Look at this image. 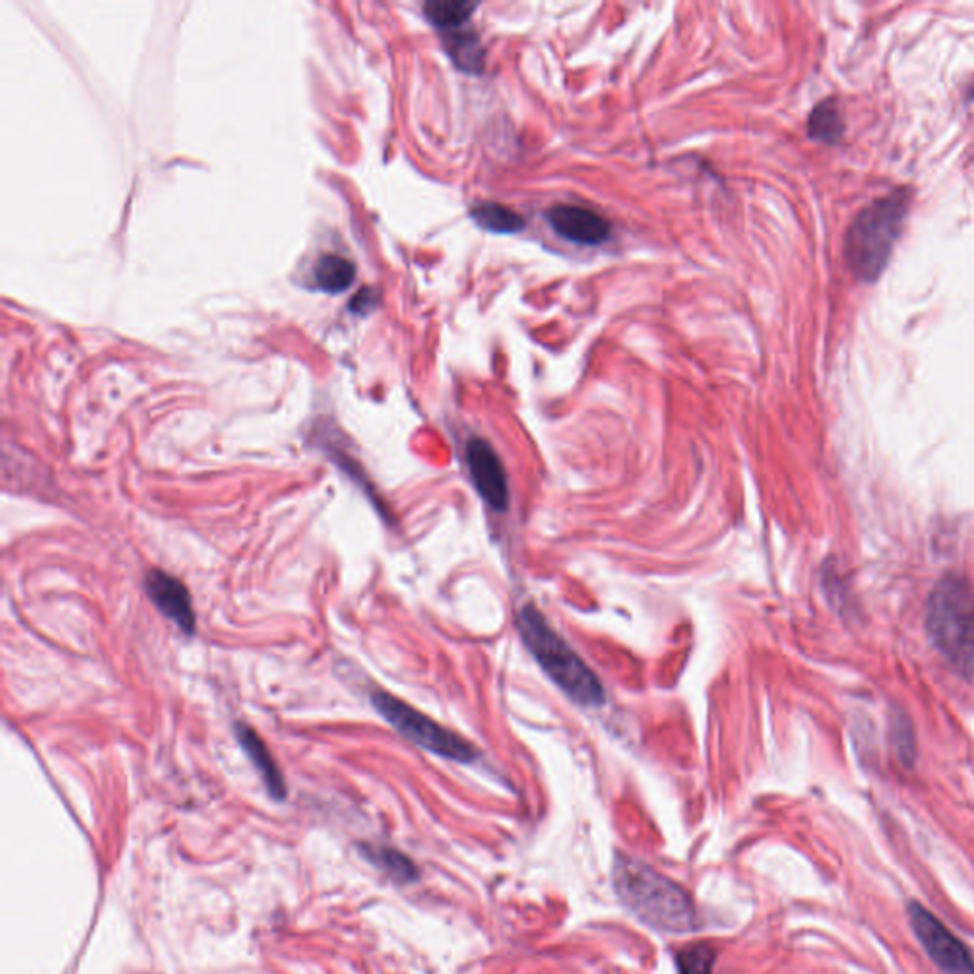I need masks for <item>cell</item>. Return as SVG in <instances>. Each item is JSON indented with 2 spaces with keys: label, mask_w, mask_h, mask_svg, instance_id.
Masks as SVG:
<instances>
[{
  "label": "cell",
  "mask_w": 974,
  "mask_h": 974,
  "mask_svg": "<svg viewBox=\"0 0 974 974\" xmlns=\"http://www.w3.org/2000/svg\"><path fill=\"white\" fill-rule=\"evenodd\" d=\"M517 630L540 669L578 707L598 708L605 700L603 685L577 651L548 624L533 603L517 613Z\"/></svg>",
  "instance_id": "7a4b0ae2"
},
{
  "label": "cell",
  "mask_w": 974,
  "mask_h": 974,
  "mask_svg": "<svg viewBox=\"0 0 974 974\" xmlns=\"http://www.w3.org/2000/svg\"><path fill=\"white\" fill-rule=\"evenodd\" d=\"M471 215L479 227L497 235H512L525 227V220L520 213L499 202L476 204L472 208Z\"/></svg>",
  "instance_id": "4fadbf2b"
},
{
  "label": "cell",
  "mask_w": 974,
  "mask_h": 974,
  "mask_svg": "<svg viewBox=\"0 0 974 974\" xmlns=\"http://www.w3.org/2000/svg\"><path fill=\"white\" fill-rule=\"evenodd\" d=\"M466 466L479 497L495 510L509 507V478L497 451L484 438H472L466 444Z\"/></svg>",
  "instance_id": "ba28073f"
},
{
  "label": "cell",
  "mask_w": 974,
  "mask_h": 974,
  "mask_svg": "<svg viewBox=\"0 0 974 974\" xmlns=\"http://www.w3.org/2000/svg\"><path fill=\"white\" fill-rule=\"evenodd\" d=\"M476 8H478L476 2H466V0H430V2H426L423 10H425L426 20L433 23L436 29L453 33L471 20L472 12Z\"/></svg>",
  "instance_id": "5bb4252c"
},
{
  "label": "cell",
  "mask_w": 974,
  "mask_h": 974,
  "mask_svg": "<svg viewBox=\"0 0 974 974\" xmlns=\"http://www.w3.org/2000/svg\"><path fill=\"white\" fill-rule=\"evenodd\" d=\"M145 592L152 601V605L170 619L185 636H195L197 611L192 605L189 588L183 580L167 571L154 567L145 575Z\"/></svg>",
  "instance_id": "52a82bcc"
},
{
  "label": "cell",
  "mask_w": 974,
  "mask_h": 974,
  "mask_svg": "<svg viewBox=\"0 0 974 974\" xmlns=\"http://www.w3.org/2000/svg\"><path fill=\"white\" fill-rule=\"evenodd\" d=\"M910 205V192L897 190L879 198L857 215L845 238V258L852 274L864 282L879 278L887 266L892 248Z\"/></svg>",
  "instance_id": "3957f363"
},
{
  "label": "cell",
  "mask_w": 974,
  "mask_h": 974,
  "mask_svg": "<svg viewBox=\"0 0 974 974\" xmlns=\"http://www.w3.org/2000/svg\"><path fill=\"white\" fill-rule=\"evenodd\" d=\"M235 737L246 756L250 758L253 767L258 769V773L263 778L271 798L278 799V801L286 799L288 788H286L284 775H282L280 767L274 760L273 753L269 750V746L265 745V740L259 737L258 730L250 727L248 723L236 722Z\"/></svg>",
  "instance_id": "30bf717a"
},
{
  "label": "cell",
  "mask_w": 974,
  "mask_h": 974,
  "mask_svg": "<svg viewBox=\"0 0 974 974\" xmlns=\"http://www.w3.org/2000/svg\"><path fill=\"white\" fill-rule=\"evenodd\" d=\"M927 630L956 669H974V588L959 575L944 577L928 598Z\"/></svg>",
  "instance_id": "277c9868"
},
{
  "label": "cell",
  "mask_w": 974,
  "mask_h": 974,
  "mask_svg": "<svg viewBox=\"0 0 974 974\" xmlns=\"http://www.w3.org/2000/svg\"><path fill=\"white\" fill-rule=\"evenodd\" d=\"M446 46L457 67L466 73H479L484 68V48L474 33L453 30L446 40Z\"/></svg>",
  "instance_id": "2e32d148"
},
{
  "label": "cell",
  "mask_w": 974,
  "mask_h": 974,
  "mask_svg": "<svg viewBox=\"0 0 974 974\" xmlns=\"http://www.w3.org/2000/svg\"><path fill=\"white\" fill-rule=\"evenodd\" d=\"M372 704L403 738L419 748L459 763H471L478 758L476 746L466 738L434 722L433 717L395 695L377 689L372 692Z\"/></svg>",
  "instance_id": "5b68a950"
},
{
  "label": "cell",
  "mask_w": 974,
  "mask_h": 974,
  "mask_svg": "<svg viewBox=\"0 0 974 974\" xmlns=\"http://www.w3.org/2000/svg\"><path fill=\"white\" fill-rule=\"evenodd\" d=\"M360 849H362V854L372 862L373 866L379 867L396 882L411 883L417 879L419 870L415 866V862L410 857H405L402 851L395 849V847H388V845H362Z\"/></svg>",
  "instance_id": "8fae6325"
},
{
  "label": "cell",
  "mask_w": 974,
  "mask_h": 974,
  "mask_svg": "<svg viewBox=\"0 0 974 974\" xmlns=\"http://www.w3.org/2000/svg\"><path fill=\"white\" fill-rule=\"evenodd\" d=\"M908 921L921 948L944 974H974V958L965 944L925 906L910 900Z\"/></svg>",
  "instance_id": "8992f818"
},
{
  "label": "cell",
  "mask_w": 974,
  "mask_h": 974,
  "mask_svg": "<svg viewBox=\"0 0 974 974\" xmlns=\"http://www.w3.org/2000/svg\"><path fill=\"white\" fill-rule=\"evenodd\" d=\"M809 136L824 143H837L844 137L845 124L834 99H826L814 107L807 122Z\"/></svg>",
  "instance_id": "9a60e30c"
},
{
  "label": "cell",
  "mask_w": 974,
  "mask_h": 974,
  "mask_svg": "<svg viewBox=\"0 0 974 974\" xmlns=\"http://www.w3.org/2000/svg\"><path fill=\"white\" fill-rule=\"evenodd\" d=\"M354 274H357V269L352 261L341 258L337 253H326L316 261L312 278L322 291L341 294L345 289L350 288V284L354 282Z\"/></svg>",
  "instance_id": "7c38bea8"
},
{
  "label": "cell",
  "mask_w": 974,
  "mask_h": 974,
  "mask_svg": "<svg viewBox=\"0 0 974 974\" xmlns=\"http://www.w3.org/2000/svg\"><path fill=\"white\" fill-rule=\"evenodd\" d=\"M613 885L619 900L649 927L664 933H691L697 927L689 892L646 862L619 852Z\"/></svg>",
  "instance_id": "6da1fadb"
},
{
  "label": "cell",
  "mask_w": 974,
  "mask_h": 974,
  "mask_svg": "<svg viewBox=\"0 0 974 974\" xmlns=\"http://www.w3.org/2000/svg\"><path fill=\"white\" fill-rule=\"evenodd\" d=\"M547 220L555 235L585 246H598L611 236V223L583 205L555 204L547 210Z\"/></svg>",
  "instance_id": "9c48e42d"
},
{
  "label": "cell",
  "mask_w": 974,
  "mask_h": 974,
  "mask_svg": "<svg viewBox=\"0 0 974 974\" xmlns=\"http://www.w3.org/2000/svg\"><path fill=\"white\" fill-rule=\"evenodd\" d=\"M677 974H712L715 950L707 942L692 944L676 956Z\"/></svg>",
  "instance_id": "e0dca14e"
}]
</instances>
